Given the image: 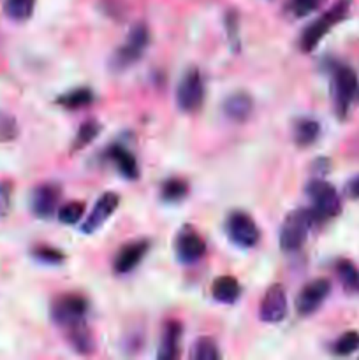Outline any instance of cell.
I'll use <instances>...</instances> for the list:
<instances>
[{
    "label": "cell",
    "mask_w": 359,
    "mask_h": 360,
    "mask_svg": "<svg viewBox=\"0 0 359 360\" xmlns=\"http://www.w3.org/2000/svg\"><path fill=\"white\" fill-rule=\"evenodd\" d=\"M348 11H351V0H338L327 13H324L320 18H317L310 27H306L305 30H303L301 39H299L301 51H313V49L317 48V44L326 37L327 32H329L334 25H338L340 21H344L345 18H347Z\"/></svg>",
    "instance_id": "6da1fadb"
},
{
    "label": "cell",
    "mask_w": 359,
    "mask_h": 360,
    "mask_svg": "<svg viewBox=\"0 0 359 360\" xmlns=\"http://www.w3.org/2000/svg\"><path fill=\"white\" fill-rule=\"evenodd\" d=\"M315 221L312 210H296L289 213L280 229V248L287 253L301 250Z\"/></svg>",
    "instance_id": "7a4b0ae2"
},
{
    "label": "cell",
    "mask_w": 359,
    "mask_h": 360,
    "mask_svg": "<svg viewBox=\"0 0 359 360\" xmlns=\"http://www.w3.org/2000/svg\"><path fill=\"white\" fill-rule=\"evenodd\" d=\"M148 44H150V30H148L146 25H134L127 35V41L113 53L111 69L116 72H122V70L132 67L144 55Z\"/></svg>",
    "instance_id": "3957f363"
},
{
    "label": "cell",
    "mask_w": 359,
    "mask_h": 360,
    "mask_svg": "<svg viewBox=\"0 0 359 360\" xmlns=\"http://www.w3.org/2000/svg\"><path fill=\"white\" fill-rule=\"evenodd\" d=\"M359 81L358 74L347 65H336L333 70V81H331V91H333L334 111L340 118L348 115L352 102L358 97Z\"/></svg>",
    "instance_id": "277c9868"
},
{
    "label": "cell",
    "mask_w": 359,
    "mask_h": 360,
    "mask_svg": "<svg viewBox=\"0 0 359 360\" xmlns=\"http://www.w3.org/2000/svg\"><path fill=\"white\" fill-rule=\"evenodd\" d=\"M306 195L312 200V213L315 214L317 221L329 220L340 214L341 200L338 197L336 188L324 179H313L306 186Z\"/></svg>",
    "instance_id": "5b68a950"
},
{
    "label": "cell",
    "mask_w": 359,
    "mask_h": 360,
    "mask_svg": "<svg viewBox=\"0 0 359 360\" xmlns=\"http://www.w3.org/2000/svg\"><path fill=\"white\" fill-rule=\"evenodd\" d=\"M88 313L87 299L77 294H65L51 304V320L58 327L70 330L84 326V316Z\"/></svg>",
    "instance_id": "8992f818"
},
{
    "label": "cell",
    "mask_w": 359,
    "mask_h": 360,
    "mask_svg": "<svg viewBox=\"0 0 359 360\" xmlns=\"http://www.w3.org/2000/svg\"><path fill=\"white\" fill-rule=\"evenodd\" d=\"M204 102V81L199 69H190L183 74L176 88V104L183 112L199 111Z\"/></svg>",
    "instance_id": "52a82bcc"
},
{
    "label": "cell",
    "mask_w": 359,
    "mask_h": 360,
    "mask_svg": "<svg viewBox=\"0 0 359 360\" xmlns=\"http://www.w3.org/2000/svg\"><path fill=\"white\" fill-rule=\"evenodd\" d=\"M225 231H227L229 239L241 248H253L260 239L259 227L256 225L253 218L243 211H234L229 214L227 221H225Z\"/></svg>",
    "instance_id": "ba28073f"
},
{
    "label": "cell",
    "mask_w": 359,
    "mask_h": 360,
    "mask_svg": "<svg viewBox=\"0 0 359 360\" xmlns=\"http://www.w3.org/2000/svg\"><path fill=\"white\" fill-rule=\"evenodd\" d=\"M331 292V281L326 278L310 281L308 285L301 288V292L296 297V309L301 316H310L324 304Z\"/></svg>",
    "instance_id": "9c48e42d"
},
{
    "label": "cell",
    "mask_w": 359,
    "mask_h": 360,
    "mask_svg": "<svg viewBox=\"0 0 359 360\" xmlns=\"http://www.w3.org/2000/svg\"><path fill=\"white\" fill-rule=\"evenodd\" d=\"M176 259L182 264H196L206 255V241L194 229L185 227L178 232L175 241Z\"/></svg>",
    "instance_id": "30bf717a"
},
{
    "label": "cell",
    "mask_w": 359,
    "mask_h": 360,
    "mask_svg": "<svg viewBox=\"0 0 359 360\" xmlns=\"http://www.w3.org/2000/svg\"><path fill=\"white\" fill-rule=\"evenodd\" d=\"M120 206V195L115 192H106L99 197V200L95 202L94 210L90 211V214L87 217V220L81 225V231L84 234H92V232L99 231L106 221L109 220L113 213L118 210Z\"/></svg>",
    "instance_id": "8fae6325"
},
{
    "label": "cell",
    "mask_w": 359,
    "mask_h": 360,
    "mask_svg": "<svg viewBox=\"0 0 359 360\" xmlns=\"http://www.w3.org/2000/svg\"><path fill=\"white\" fill-rule=\"evenodd\" d=\"M287 295L282 285H273L260 302L259 316L266 323H278L287 316Z\"/></svg>",
    "instance_id": "7c38bea8"
},
{
    "label": "cell",
    "mask_w": 359,
    "mask_h": 360,
    "mask_svg": "<svg viewBox=\"0 0 359 360\" xmlns=\"http://www.w3.org/2000/svg\"><path fill=\"white\" fill-rule=\"evenodd\" d=\"M60 200V186L56 183H42V185L35 186L32 192L30 206L35 217L39 218H49L55 213L56 206Z\"/></svg>",
    "instance_id": "4fadbf2b"
},
{
    "label": "cell",
    "mask_w": 359,
    "mask_h": 360,
    "mask_svg": "<svg viewBox=\"0 0 359 360\" xmlns=\"http://www.w3.org/2000/svg\"><path fill=\"white\" fill-rule=\"evenodd\" d=\"M148 250H150V243L146 239H141V241H132L129 245L122 246L120 252L116 253L115 262L113 267L118 274H129L143 262V259L146 257Z\"/></svg>",
    "instance_id": "5bb4252c"
},
{
    "label": "cell",
    "mask_w": 359,
    "mask_h": 360,
    "mask_svg": "<svg viewBox=\"0 0 359 360\" xmlns=\"http://www.w3.org/2000/svg\"><path fill=\"white\" fill-rule=\"evenodd\" d=\"M180 340H182V326L175 320H169L162 329L157 357L160 360H172L178 357Z\"/></svg>",
    "instance_id": "9a60e30c"
},
{
    "label": "cell",
    "mask_w": 359,
    "mask_h": 360,
    "mask_svg": "<svg viewBox=\"0 0 359 360\" xmlns=\"http://www.w3.org/2000/svg\"><path fill=\"white\" fill-rule=\"evenodd\" d=\"M222 109H224V115L227 116L229 120L243 123L248 120L250 115H252L253 101L248 94H245V91H238V94H232L225 98Z\"/></svg>",
    "instance_id": "2e32d148"
},
{
    "label": "cell",
    "mask_w": 359,
    "mask_h": 360,
    "mask_svg": "<svg viewBox=\"0 0 359 360\" xmlns=\"http://www.w3.org/2000/svg\"><path fill=\"white\" fill-rule=\"evenodd\" d=\"M109 158L115 162L116 169L125 176L127 179H136L139 176V169H137V160L127 148L123 146H111L108 151Z\"/></svg>",
    "instance_id": "e0dca14e"
},
{
    "label": "cell",
    "mask_w": 359,
    "mask_h": 360,
    "mask_svg": "<svg viewBox=\"0 0 359 360\" xmlns=\"http://www.w3.org/2000/svg\"><path fill=\"white\" fill-rule=\"evenodd\" d=\"M211 294H213L215 301L222 302V304H232V302H236L239 299L241 288H239V283L236 278L220 276L213 283Z\"/></svg>",
    "instance_id": "ac0fdd59"
},
{
    "label": "cell",
    "mask_w": 359,
    "mask_h": 360,
    "mask_svg": "<svg viewBox=\"0 0 359 360\" xmlns=\"http://www.w3.org/2000/svg\"><path fill=\"white\" fill-rule=\"evenodd\" d=\"M336 274L341 287L348 294H359V267L351 260H340L336 264Z\"/></svg>",
    "instance_id": "d6986e66"
},
{
    "label": "cell",
    "mask_w": 359,
    "mask_h": 360,
    "mask_svg": "<svg viewBox=\"0 0 359 360\" xmlns=\"http://www.w3.org/2000/svg\"><path fill=\"white\" fill-rule=\"evenodd\" d=\"M320 136V125L312 118L299 120L294 125V141L298 146H310Z\"/></svg>",
    "instance_id": "ffe728a7"
},
{
    "label": "cell",
    "mask_w": 359,
    "mask_h": 360,
    "mask_svg": "<svg viewBox=\"0 0 359 360\" xmlns=\"http://www.w3.org/2000/svg\"><path fill=\"white\" fill-rule=\"evenodd\" d=\"M94 98V91L90 88H76V90L67 91L62 97L56 98V102L65 109H81L90 105Z\"/></svg>",
    "instance_id": "44dd1931"
},
{
    "label": "cell",
    "mask_w": 359,
    "mask_h": 360,
    "mask_svg": "<svg viewBox=\"0 0 359 360\" xmlns=\"http://www.w3.org/2000/svg\"><path fill=\"white\" fill-rule=\"evenodd\" d=\"M35 7V0H6L4 13L13 21H27L32 16Z\"/></svg>",
    "instance_id": "7402d4cb"
},
{
    "label": "cell",
    "mask_w": 359,
    "mask_h": 360,
    "mask_svg": "<svg viewBox=\"0 0 359 360\" xmlns=\"http://www.w3.org/2000/svg\"><path fill=\"white\" fill-rule=\"evenodd\" d=\"M101 130H102L101 123L95 122V120H88V122H84L83 125L77 129V134L76 137H74V143H73V150L74 151L83 150L84 146H88V144H90L99 134H101Z\"/></svg>",
    "instance_id": "603a6c76"
},
{
    "label": "cell",
    "mask_w": 359,
    "mask_h": 360,
    "mask_svg": "<svg viewBox=\"0 0 359 360\" xmlns=\"http://www.w3.org/2000/svg\"><path fill=\"white\" fill-rule=\"evenodd\" d=\"M187 193H189V185L178 178L168 179L160 188V195L165 202H180L185 199Z\"/></svg>",
    "instance_id": "cb8c5ba5"
},
{
    "label": "cell",
    "mask_w": 359,
    "mask_h": 360,
    "mask_svg": "<svg viewBox=\"0 0 359 360\" xmlns=\"http://www.w3.org/2000/svg\"><path fill=\"white\" fill-rule=\"evenodd\" d=\"M69 340H70V345H73V348L77 352V354H90V352H94L95 348L94 340H92L87 326H80L76 327V329H70Z\"/></svg>",
    "instance_id": "d4e9b609"
},
{
    "label": "cell",
    "mask_w": 359,
    "mask_h": 360,
    "mask_svg": "<svg viewBox=\"0 0 359 360\" xmlns=\"http://www.w3.org/2000/svg\"><path fill=\"white\" fill-rule=\"evenodd\" d=\"M359 350V333L358 330H347L341 334L333 345V354L340 355V357H347L352 355L354 352Z\"/></svg>",
    "instance_id": "484cf974"
},
{
    "label": "cell",
    "mask_w": 359,
    "mask_h": 360,
    "mask_svg": "<svg viewBox=\"0 0 359 360\" xmlns=\"http://www.w3.org/2000/svg\"><path fill=\"white\" fill-rule=\"evenodd\" d=\"M194 360H217L220 359L217 343L211 338H199L192 348Z\"/></svg>",
    "instance_id": "4316f807"
},
{
    "label": "cell",
    "mask_w": 359,
    "mask_h": 360,
    "mask_svg": "<svg viewBox=\"0 0 359 360\" xmlns=\"http://www.w3.org/2000/svg\"><path fill=\"white\" fill-rule=\"evenodd\" d=\"M84 213V204L80 200H70L58 210V221L63 225H74L81 220Z\"/></svg>",
    "instance_id": "83f0119b"
},
{
    "label": "cell",
    "mask_w": 359,
    "mask_h": 360,
    "mask_svg": "<svg viewBox=\"0 0 359 360\" xmlns=\"http://www.w3.org/2000/svg\"><path fill=\"white\" fill-rule=\"evenodd\" d=\"M18 122L11 112L0 111V143H11L18 137Z\"/></svg>",
    "instance_id": "f1b7e54d"
},
{
    "label": "cell",
    "mask_w": 359,
    "mask_h": 360,
    "mask_svg": "<svg viewBox=\"0 0 359 360\" xmlns=\"http://www.w3.org/2000/svg\"><path fill=\"white\" fill-rule=\"evenodd\" d=\"M324 0H289V11L296 18H305L319 9Z\"/></svg>",
    "instance_id": "f546056e"
},
{
    "label": "cell",
    "mask_w": 359,
    "mask_h": 360,
    "mask_svg": "<svg viewBox=\"0 0 359 360\" xmlns=\"http://www.w3.org/2000/svg\"><path fill=\"white\" fill-rule=\"evenodd\" d=\"M225 32H227V37L231 41V46L234 51L239 49V18L238 13L231 11V13L225 14Z\"/></svg>",
    "instance_id": "4dcf8cb0"
},
{
    "label": "cell",
    "mask_w": 359,
    "mask_h": 360,
    "mask_svg": "<svg viewBox=\"0 0 359 360\" xmlns=\"http://www.w3.org/2000/svg\"><path fill=\"white\" fill-rule=\"evenodd\" d=\"M14 185L11 181H0V220L9 214L13 206Z\"/></svg>",
    "instance_id": "1f68e13d"
},
{
    "label": "cell",
    "mask_w": 359,
    "mask_h": 360,
    "mask_svg": "<svg viewBox=\"0 0 359 360\" xmlns=\"http://www.w3.org/2000/svg\"><path fill=\"white\" fill-rule=\"evenodd\" d=\"M34 259H37L39 262L44 264H60L65 257L62 252H58L56 248H49V246H41V248L34 250Z\"/></svg>",
    "instance_id": "d6a6232c"
},
{
    "label": "cell",
    "mask_w": 359,
    "mask_h": 360,
    "mask_svg": "<svg viewBox=\"0 0 359 360\" xmlns=\"http://www.w3.org/2000/svg\"><path fill=\"white\" fill-rule=\"evenodd\" d=\"M348 193H351L352 197H355V199H359V176L351 181V185H348Z\"/></svg>",
    "instance_id": "836d02e7"
}]
</instances>
